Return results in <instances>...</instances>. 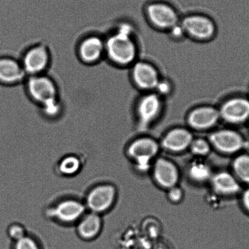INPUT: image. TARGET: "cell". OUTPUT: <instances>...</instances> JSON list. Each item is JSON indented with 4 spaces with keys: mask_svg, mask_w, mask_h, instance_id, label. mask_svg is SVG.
Wrapping results in <instances>:
<instances>
[{
    "mask_svg": "<svg viewBox=\"0 0 249 249\" xmlns=\"http://www.w3.org/2000/svg\"><path fill=\"white\" fill-rule=\"evenodd\" d=\"M134 30L129 24H123L106 42V54L111 62L120 67H131L137 61L138 47Z\"/></svg>",
    "mask_w": 249,
    "mask_h": 249,
    "instance_id": "obj_1",
    "label": "cell"
},
{
    "mask_svg": "<svg viewBox=\"0 0 249 249\" xmlns=\"http://www.w3.org/2000/svg\"><path fill=\"white\" fill-rule=\"evenodd\" d=\"M163 108L161 96L154 91L145 93L138 101L135 109L140 129L148 128L160 116Z\"/></svg>",
    "mask_w": 249,
    "mask_h": 249,
    "instance_id": "obj_2",
    "label": "cell"
},
{
    "mask_svg": "<svg viewBox=\"0 0 249 249\" xmlns=\"http://www.w3.org/2000/svg\"><path fill=\"white\" fill-rule=\"evenodd\" d=\"M185 36L198 42H207L214 37L216 26L208 17L194 14L186 17L180 21Z\"/></svg>",
    "mask_w": 249,
    "mask_h": 249,
    "instance_id": "obj_3",
    "label": "cell"
},
{
    "mask_svg": "<svg viewBox=\"0 0 249 249\" xmlns=\"http://www.w3.org/2000/svg\"><path fill=\"white\" fill-rule=\"evenodd\" d=\"M27 90L30 97L42 107L59 100L56 84L43 74L31 76L27 82Z\"/></svg>",
    "mask_w": 249,
    "mask_h": 249,
    "instance_id": "obj_4",
    "label": "cell"
},
{
    "mask_svg": "<svg viewBox=\"0 0 249 249\" xmlns=\"http://www.w3.org/2000/svg\"><path fill=\"white\" fill-rule=\"evenodd\" d=\"M131 67V77L135 86L145 93L154 91L161 79L157 68L143 60L135 62Z\"/></svg>",
    "mask_w": 249,
    "mask_h": 249,
    "instance_id": "obj_5",
    "label": "cell"
},
{
    "mask_svg": "<svg viewBox=\"0 0 249 249\" xmlns=\"http://www.w3.org/2000/svg\"><path fill=\"white\" fill-rule=\"evenodd\" d=\"M221 119L232 124H239L249 120V99L234 96L224 101L218 107Z\"/></svg>",
    "mask_w": 249,
    "mask_h": 249,
    "instance_id": "obj_6",
    "label": "cell"
},
{
    "mask_svg": "<svg viewBox=\"0 0 249 249\" xmlns=\"http://www.w3.org/2000/svg\"><path fill=\"white\" fill-rule=\"evenodd\" d=\"M147 19L154 28L170 31L180 23L178 14L172 7L164 3L150 4L146 9Z\"/></svg>",
    "mask_w": 249,
    "mask_h": 249,
    "instance_id": "obj_7",
    "label": "cell"
},
{
    "mask_svg": "<svg viewBox=\"0 0 249 249\" xmlns=\"http://www.w3.org/2000/svg\"><path fill=\"white\" fill-rule=\"evenodd\" d=\"M116 197V189L110 184H101L93 187L86 198V207L90 212L100 214L112 207Z\"/></svg>",
    "mask_w": 249,
    "mask_h": 249,
    "instance_id": "obj_8",
    "label": "cell"
},
{
    "mask_svg": "<svg viewBox=\"0 0 249 249\" xmlns=\"http://www.w3.org/2000/svg\"><path fill=\"white\" fill-rule=\"evenodd\" d=\"M50 53L44 45L34 46L25 53L21 64L26 74H42L50 63Z\"/></svg>",
    "mask_w": 249,
    "mask_h": 249,
    "instance_id": "obj_9",
    "label": "cell"
},
{
    "mask_svg": "<svg viewBox=\"0 0 249 249\" xmlns=\"http://www.w3.org/2000/svg\"><path fill=\"white\" fill-rule=\"evenodd\" d=\"M157 151L158 145L154 140L149 138L135 140L128 149V154L135 160L137 168L141 171L148 170L150 161L156 156Z\"/></svg>",
    "mask_w": 249,
    "mask_h": 249,
    "instance_id": "obj_10",
    "label": "cell"
},
{
    "mask_svg": "<svg viewBox=\"0 0 249 249\" xmlns=\"http://www.w3.org/2000/svg\"><path fill=\"white\" fill-rule=\"evenodd\" d=\"M220 119L218 108L210 105L200 106L193 108L187 117L188 124L199 130L213 127Z\"/></svg>",
    "mask_w": 249,
    "mask_h": 249,
    "instance_id": "obj_11",
    "label": "cell"
},
{
    "mask_svg": "<svg viewBox=\"0 0 249 249\" xmlns=\"http://www.w3.org/2000/svg\"><path fill=\"white\" fill-rule=\"evenodd\" d=\"M86 205L76 199L62 200L53 209V216L65 224L76 223L86 213Z\"/></svg>",
    "mask_w": 249,
    "mask_h": 249,
    "instance_id": "obj_12",
    "label": "cell"
},
{
    "mask_svg": "<svg viewBox=\"0 0 249 249\" xmlns=\"http://www.w3.org/2000/svg\"><path fill=\"white\" fill-rule=\"evenodd\" d=\"M105 54V41L98 36H89L84 38L79 45V57L82 61L86 64H96L102 59Z\"/></svg>",
    "mask_w": 249,
    "mask_h": 249,
    "instance_id": "obj_13",
    "label": "cell"
},
{
    "mask_svg": "<svg viewBox=\"0 0 249 249\" xmlns=\"http://www.w3.org/2000/svg\"><path fill=\"white\" fill-rule=\"evenodd\" d=\"M214 146L222 152L233 153L244 146L243 138L234 130L224 129L213 133L210 137Z\"/></svg>",
    "mask_w": 249,
    "mask_h": 249,
    "instance_id": "obj_14",
    "label": "cell"
},
{
    "mask_svg": "<svg viewBox=\"0 0 249 249\" xmlns=\"http://www.w3.org/2000/svg\"><path fill=\"white\" fill-rule=\"evenodd\" d=\"M26 74L21 63L13 58L0 57V84L12 86L23 81Z\"/></svg>",
    "mask_w": 249,
    "mask_h": 249,
    "instance_id": "obj_15",
    "label": "cell"
},
{
    "mask_svg": "<svg viewBox=\"0 0 249 249\" xmlns=\"http://www.w3.org/2000/svg\"><path fill=\"white\" fill-rule=\"evenodd\" d=\"M102 227L103 221L100 215L90 212L84 214L77 222V234L82 239L91 240L100 234Z\"/></svg>",
    "mask_w": 249,
    "mask_h": 249,
    "instance_id": "obj_16",
    "label": "cell"
},
{
    "mask_svg": "<svg viewBox=\"0 0 249 249\" xmlns=\"http://www.w3.org/2000/svg\"><path fill=\"white\" fill-rule=\"evenodd\" d=\"M154 176L157 182L164 187H173L178 182V173L173 164L164 159L157 161L154 168Z\"/></svg>",
    "mask_w": 249,
    "mask_h": 249,
    "instance_id": "obj_17",
    "label": "cell"
},
{
    "mask_svg": "<svg viewBox=\"0 0 249 249\" xmlns=\"http://www.w3.org/2000/svg\"><path fill=\"white\" fill-rule=\"evenodd\" d=\"M193 142L192 135L188 130L176 128L169 132L163 140L164 147L173 151H180Z\"/></svg>",
    "mask_w": 249,
    "mask_h": 249,
    "instance_id": "obj_18",
    "label": "cell"
},
{
    "mask_svg": "<svg viewBox=\"0 0 249 249\" xmlns=\"http://www.w3.org/2000/svg\"><path fill=\"white\" fill-rule=\"evenodd\" d=\"M213 183L217 191L224 194H234L240 190L235 178L227 173H221L217 175L214 178Z\"/></svg>",
    "mask_w": 249,
    "mask_h": 249,
    "instance_id": "obj_19",
    "label": "cell"
},
{
    "mask_svg": "<svg viewBox=\"0 0 249 249\" xmlns=\"http://www.w3.org/2000/svg\"><path fill=\"white\" fill-rule=\"evenodd\" d=\"M81 167V161L75 156L65 157L60 161L59 169L63 175L71 176L76 175Z\"/></svg>",
    "mask_w": 249,
    "mask_h": 249,
    "instance_id": "obj_20",
    "label": "cell"
},
{
    "mask_svg": "<svg viewBox=\"0 0 249 249\" xmlns=\"http://www.w3.org/2000/svg\"><path fill=\"white\" fill-rule=\"evenodd\" d=\"M234 172L244 182L249 183V156L241 155L233 163Z\"/></svg>",
    "mask_w": 249,
    "mask_h": 249,
    "instance_id": "obj_21",
    "label": "cell"
},
{
    "mask_svg": "<svg viewBox=\"0 0 249 249\" xmlns=\"http://www.w3.org/2000/svg\"><path fill=\"white\" fill-rule=\"evenodd\" d=\"M190 175L196 180L204 181L209 176V170L205 164H196L190 169Z\"/></svg>",
    "mask_w": 249,
    "mask_h": 249,
    "instance_id": "obj_22",
    "label": "cell"
},
{
    "mask_svg": "<svg viewBox=\"0 0 249 249\" xmlns=\"http://www.w3.org/2000/svg\"><path fill=\"white\" fill-rule=\"evenodd\" d=\"M43 112L48 117H56L61 110V106L59 100L53 101L42 107Z\"/></svg>",
    "mask_w": 249,
    "mask_h": 249,
    "instance_id": "obj_23",
    "label": "cell"
},
{
    "mask_svg": "<svg viewBox=\"0 0 249 249\" xmlns=\"http://www.w3.org/2000/svg\"><path fill=\"white\" fill-rule=\"evenodd\" d=\"M191 147L193 152L198 155H205L209 152L210 147L209 144L205 140L198 139L193 141L191 143Z\"/></svg>",
    "mask_w": 249,
    "mask_h": 249,
    "instance_id": "obj_24",
    "label": "cell"
},
{
    "mask_svg": "<svg viewBox=\"0 0 249 249\" xmlns=\"http://www.w3.org/2000/svg\"><path fill=\"white\" fill-rule=\"evenodd\" d=\"M16 249H38L37 243L27 236L16 241Z\"/></svg>",
    "mask_w": 249,
    "mask_h": 249,
    "instance_id": "obj_25",
    "label": "cell"
},
{
    "mask_svg": "<svg viewBox=\"0 0 249 249\" xmlns=\"http://www.w3.org/2000/svg\"><path fill=\"white\" fill-rule=\"evenodd\" d=\"M8 234L11 238L16 239V241L26 236L25 231L23 227L20 224H17L11 225L9 227Z\"/></svg>",
    "mask_w": 249,
    "mask_h": 249,
    "instance_id": "obj_26",
    "label": "cell"
},
{
    "mask_svg": "<svg viewBox=\"0 0 249 249\" xmlns=\"http://www.w3.org/2000/svg\"><path fill=\"white\" fill-rule=\"evenodd\" d=\"M171 90H172V86H171V82L166 81V79H161L154 92L163 97V96L170 93Z\"/></svg>",
    "mask_w": 249,
    "mask_h": 249,
    "instance_id": "obj_27",
    "label": "cell"
},
{
    "mask_svg": "<svg viewBox=\"0 0 249 249\" xmlns=\"http://www.w3.org/2000/svg\"><path fill=\"white\" fill-rule=\"evenodd\" d=\"M169 33L171 34V37L176 38V39H180V38L186 36L182 26L180 25V21L178 25L175 26L173 29H171V30L169 31Z\"/></svg>",
    "mask_w": 249,
    "mask_h": 249,
    "instance_id": "obj_28",
    "label": "cell"
},
{
    "mask_svg": "<svg viewBox=\"0 0 249 249\" xmlns=\"http://www.w3.org/2000/svg\"><path fill=\"white\" fill-rule=\"evenodd\" d=\"M169 197L174 202H177L181 199L182 196V191L178 188H172L169 193Z\"/></svg>",
    "mask_w": 249,
    "mask_h": 249,
    "instance_id": "obj_29",
    "label": "cell"
},
{
    "mask_svg": "<svg viewBox=\"0 0 249 249\" xmlns=\"http://www.w3.org/2000/svg\"><path fill=\"white\" fill-rule=\"evenodd\" d=\"M243 202L244 207L249 212V188L244 193Z\"/></svg>",
    "mask_w": 249,
    "mask_h": 249,
    "instance_id": "obj_30",
    "label": "cell"
}]
</instances>
